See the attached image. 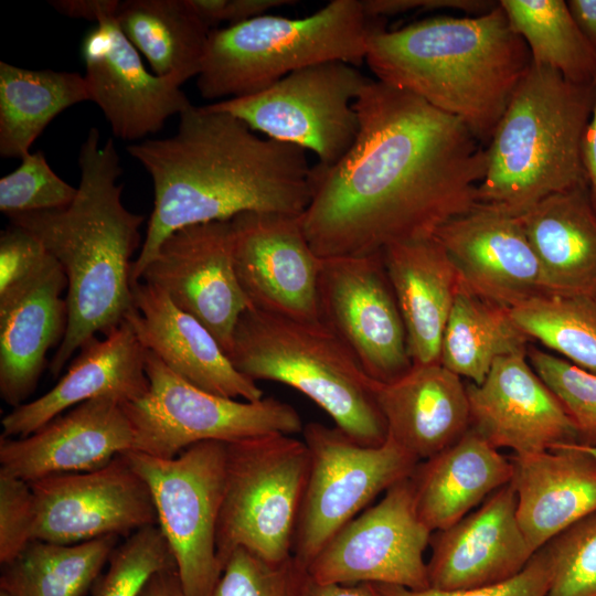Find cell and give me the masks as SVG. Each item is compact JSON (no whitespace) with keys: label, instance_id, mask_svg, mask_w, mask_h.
Returning <instances> with one entry per match:
<instances>
[{"label":"cell","instance_id":"ffe728a7","mask_svg":"<svg viewBox=\"0 0 596 596\" xmlns=\"http://www.w3.org/2000/svg\"><path fill=\"white\" fill-rule=\"evenodd\" d=\"M526 353L497 359L481 384L466 386L470 428L497 449L519 456L577 441L572 419Z\"/></svg>","mask_w":596,"mask_h":596},{"label":"cell","instance_id":"d6986e66","mask_svg":"<svg viewBox=\"0 0 596 596\" xmlns=\"http://www.w3.org/2000/svg\"><path fill=\"white\" fill-rule=\"evenodd\" d=\"M82 57L89 100L117 138L132 141L155 134L191 105L181 86L148 72L115 13L100 18L85 34Z\"/></svg>","mask_w":596,"mask_h":596},{"label":"cell","instance_id":"4dcf8cb0","mask_svg":"<svg viewBox=\"0 0 596 596\" xmlns=\"http://www.w3.org/2000/svg\"><path fill=\"white\" fill-rule=\"evenodd\" d=\"M115 19L153 74L179 86L199 75L211 30L189 0L119 1Z\"/></svg>","mask_w":596,"mask_h":596},{"label":"cell","instance_id":"cb8c5ba5","mask_svg":"<svg viewBox=\"0 0 596 596\" xmlns=\"http://www.w3.org/2000/svg\"><path fill=\"white\" fill-rule=\"evenodd\" d=\"M134 309L126 316L143 348L171 371L210 393L255 402L263 391L238 372L214 336L178 308L160 288L136 281Z\"/></svg>","mask_w":596,"mask_h":596},{"label":"cell","instance_id":"f546056e","mask_svg":"<svg viewBox=\"0 0 596 596\" xmlns=\"http://www.w3.org/2000/svg\"><path fill=\"white\" fill-rule=\"evenodd\" d=\"M553 294H596V211L587 185L519 215Z\"/></svg>","mask_w":596,"mask_h":596},{"label":"cell","instance_id":"f907efd6","mask_svg":"<svg viewBox=\"0 0 596 596\" xmlns=\"http://www.w3.org/2000/svg\"><path fill=\"white\" fill-rule=\"evenodd\" d=\"M138 596H187L175 566L155 573Z\"/></svg>","mask_w":596,"mask_h":596},{"label":"cell","instance_id":"7bdbcfd3","mask_svg":"<svg viewBox=\"0 0 596 596\" xmlns=\"http://www.w3.org/2000/svg\"><path fill=\"white\" fill-rule=\"evenodd\" d=\"M550 582L549 561L540 549L517 576L496 585L453 590L432 587L417 590L395 585H375L382 596H546Z\"/></svg>","mask_w":596,"mask_h":596},{"label":"cell","instance_id":"bcb514c9","mask_svg":"<svg viewBox=\"0 0 596 596\" xmlns=\"http://www.w3.org/2000/svg\"><path fill=\"white\" fill-rule=\"evenodd\" d=\"M498 2L490 0H363L365 13L372 19L407 13L413 10H457L469 17L492 10Z\"/></svg>","mask_w":596,"mask_h":596},{"label":"cell","instance_id":"ac0fdd59","mask_svg":"<svg viewBox=\"0 0 596 596\" xmlns=\"http://www.w3.org/2000/svg\"><path fill=\"white\" fill-rule=\"evenodd\" d=\"M455 264L461 285L511 309L553 294L520 216L477 204L434 235Z\"/></svg>","mask_w":596,"mask_h":596},{"label":"cell","instance_id":"4316f807","mask_svg":"<svg viewBox=\"0 0 596 596\" xmlns=\"http://www.w3.org/2000/svg\"><path fill=\"white\" fill-rule=\"evenodd\" d=\"M387 436L419 462L456 443L470 428L461 377L440 363L413 365L400 379L375 384Z\"/></svg>","mask_w":596,"mask_h":596},{"label":"cell","instance_id":"d6a6232c","mask_svg":"<svg viewBox=\"0 0 596 596\" xmlns=\"http://www.w3.org/2000/svg\"><path fill=\"white\" fill-rule=\"evenodd\" d=\"M530 341L508 308L461 285L443 336L440 364L473 384H481L497 359L526 352Z\"/></svg>","mask_w":596,"mask_h":596},{"label":"cell","instance_id":"f6af8a7d","mask_svg":"<svg viewBox=\"0 0 596 596\" xmlns=\"http://www.w3.org/2000/svg\"><path fill=\"white\" fill-rule=\"evenodd\" d=\"M190 6L210 29L227 22L235 25L267 14L275 8L295 4V0H189Z\"/></svg>","mask_w":596,"mask_h":596},{"label":"cell","instance_id":"7dc6e473","mask_svg":"<svg viewBox=\"0 0 596 596\" xmlns=\"http://www.w3.org/2000/svg\"><path fill=\"white\" fill-rule=\"evenodd\" d=\"M60 13L76 19L98 22L116 12L118 0H54L49 2Z\"/></svg>","mask_w":596,"mask_h":596},{"label":"cell","instance_id":"8d00e7d4","mask_svg":"<svg viewBox=\"0 0 596 596\" xmlns=\"http://www.w3.org/2000/svg\"><path fill=\"white\" fill-rule=\"evenodd\" d=\"M172 566L174 558L159 526L142 528L117 545L91 596H138L155 573Z\"/></svg>","mask_w":596,"mask_h":596},{"label":"cell","instance_id":"5bb4252c","mask_svg":"<svg viewBox=\"0 0 596 596\" xmlns=\"http://www.w3.org/2000/svg\"><path fill=\"white\" fill-rule=\"evenodd\" d=\"M319 306L321 322L373 381L390 383L413 368L381 253L322 258Z\"/></svg>","mask_w":596,"mask_h":596},{"label":"cell","instance_id":"9c48e42d","mask_svg":"<svg viewBox=\"0 0 596 596\" xmlns=\"http://www.w3.org/2000/svg\"><path fill=\"white\" fill-rule=\"evenodd\" d=\"M149 390L121 403L134 433V451L173 458L206 440L233 443L267 434L302 433L299 413L275 397L237 401L204 391L146 350Z\"/></svg>","mask_w":596,"mask_h":596},{"label":"cell","instance_id":"484cf974","mask_svg":"<svg viewBox=\"0 0 596 596\" xmlns=\"http://www.w3.org/2000/svg\"><path fill=\"white\" fill-rule=\"evenodd\" d=\"M511 460L518 523L534 552L596 511V459L574 443Z\"/></svg>","mask_w":596,"mask_h":596},{"label":"cell","instance_id":"ee69618b","mask_svg":"<svg viewBox=\"0 0 596 596\" xmlns=\"http://www.w3.org/2000/svg\"><path fill=\"white\" fill-rule=\"evenodd\" d=\"M49 252L30 232L10 225L0 236V292L24 279Z\"/></svg>","mask_w":596,"mask_h":596},{"label":"cell","instance_id":"836d02e7","mask_svg":"<svg viewBox=\"0 0 596 596\" xmlns=\"http://www.w3.org/2000/svg\"><path fill=\"white\" fill-rule=\"evenodd\" d=\"M118 538L74 544L32 540L1 565L0 589L11 596H84L102 575Z\"/></svg>","mask_w":596,"mask_h":596},{"label":"cell","instance_id":"f5cc1de1","mask_svg":"<svg viewBox=\"0 0 596 596\" xmlns=\"http://www.w3.org/2000/svg\"><path fill=\"white\" fill-rule=\"evenodd\" d=\"M579 449L584 450L585 453L592 455L596 459V447L593 446H585L581 445L578 443H574Z\"/></svg>","mask_w":596,"mask_h":596},{"label":"cell","instance_id":"30bf717a","mask_svg":"<svg viewBox=\"0 0 596 596\" xmlns=\"http://www.w3.org/2000/svg\"><path fill=\"white\" fill-rule=\"evenodd\" d=\"M301 434L310 465L291 556L306 571L339 530L380 493L408 478L419 461L390 436L366 446L336 426L315 422Z\"/></svg>","mask_w":596,"mask_h":596},{"label":"cell","instance_id":"816d5d0a","mask_svg":"<svg viewBox=\"0 0 596 596\" xmlns=\"http://www.w3.org/2000/svg\"><path fill=\"white\" fill-rule=\"evenodd\" d=\"M566 3L577 28L596 50V0H568Z\"/></svg>","mask_w":596,"mask_h":596},{"label":"cell","instance_id":"52a82bcc","mask_svg":"<svg viewBox=\"0 0 596 596\" xmlns=\"http://www.w3.org/2000/svg\"><path fill=\"white\" fill-rule=\"evenodd\" d=\"M360 0H332L301 19L264 14L209 33L196 87L205 99L259 93L290 73L329 61L363 63L379 26Z\"/></svg>","mask_w":596,"mask_h":596},{"label":"cell","instance_id":"5b68a950","mask_svg":"<svg viewBox=\"0 0 596 596\" xmlns=\"http://www.w3.org/2000/svg\"><path fill=\"white\" fill-rule=\"evenodd\" d=\"M593 104V83L531 63L486 147L478 204L519 216L552 194L587 185L583 140Z\"/></svg>","mask_w":596,"mask_h":596},{"label":"cell","instance_id":"f35d334b","mask_svg":"<svg viewBox=\"0 0 596 596\" xmlns=\"http://www.w3.org/2000/svg\"><path fill=\"white\" fill-rule=\"evenodd\" d=\"M528 360L572 419L577 441L596 447V373L529 345Z\"/></svg>","mask_w":596,"mask_h":596},{"label":"cell","instance_id":"277c9868","mask_svg":"<svg viewBox=\"0 0 596 596\" xmlns=\"http://www.w3.org/2000/svg\"><path fill=\"white\" fill-rule=\"evenodd\" d=\"M364 61L377 81L459 119L483 146L532 63L499 1L480 15L376 26Z\"/></svg>","mask_w":596,"mask_h":596},{"label":"cell","instance_id":"7a4b0ae2","mask_svg":"<svg viewBox=\"0 0 596 596\" xmlns=\"http://www.w3.org/2000/svg\"><path fill=\"white\" fill-rule=\"evenodd\" d=\"M126 149L153 184V209L131 284L178 230L231 221L244 212L299 215L311 199L306 150L259 137L241 119L209 105L185 108L173 136Z\"/></svg>","mask_w":596,"mask_h":596},{"label":"cell","instance_id":"8fae6325","mask_svg":"<svg viewBox=\"0 0 596 596\" xmlns=\"http://www.w3.org/2000/svg\"><path fill=\"white\" fill-rule=\"evenodd\" d=\"M149 487L158 526L172 552L187 596H207L222 568L216 526L226 466V443L194 444L173 458L124 453Z\"/></svg>","mask_w":596,"mask_h":596},{"label":"cell","instance_id":"f1b7e54d","mask_svg":"<svg viewBox=\"0 0 596 596\" xmlns=\"http://www.w3.org/2000/svg\"><path fill=\"white\" fill-rule=\"evenodd\" d=\"M512 460L469 428L456 443L417 464L409 476L417 513L430 532L445 530L511 482Z\"/></svg>","mask_w":596,"mask_h":596},{"label":"cell","instance_id":"d4e9b609","mask_svg":"<svg viewBox=\"0 0 596 596\" xmlns=\"http://www.w3.org/2000/svg\"><path fill=\"white\" fill-rule=\"evenodd\" d=\"M149 390L146 349L131 324L124 320L104 339L86 341L67 372L45 394L14 407L2 421V437H25L70 408L99 396L125 402Z\"/></svg>","mask_w":596,"mask_h":596},{"label":"cell","instance_id":"44dd1931","mask_svg":"<svg viewBox=\"0 0 596 596\" xmlns=\"http://www.w3.org/2000/svg\"><path fill=\"white\" fill-rule=\"evenodd\" d=\"M134 446L121 401L106 395L83 402L25 437H0V475L26 482L107 466Z\"/></svg>","mask_w":596,"mask_h":596},{"label":"cell","instance_id":"7c38bea8","mask_svg":"<svg viewBox=\"0 0 596 596\" xmlns=\"http://www.w3.org/2000/svg\"><path fill=\"white\" fill-rule=\"evenodd\" d=\"M370 81L355 65L329 61L297 70L259 93L209 107L241 119L266 138L312 151L318 164L329 168L358 137L353 103Z\"/></svg>","mask_w":596,"mask_h":596},{"label":"cell","instance_id":"7402d4cb","mask_svg":"<svg viewBox=\"0 0 596 596\" xmlns=\"http://www.w3.org/2000/svg\"><path fill=\"white\" fill-rule=\"evenodd\" d=\"M429 586L453 590L490 586L517 576L534 552L517 519V494L509 482L476 511L430 538Z\"/></svg>","mask_w":596,"mask_h":596},{"label":"cell","instance_id":"9a60e30c","mask_svg":"<svg viewBox=\"0 0 596 596\" xmlns=\"http://www.w3.org/2000/svg\"><path fill=\"white\" fill-rule=\"evenodd\" d=\"M30 487L33 540L74 544L158 525L149 487L124 454L100 469L51 476Z\"/></svg>","mask_w":596,"mask_h":596},{"label":"cell","instance_id":"e0dca14e","mask_svg":"<svg viewBox=\"0 0 596 596\" xmlns=\"http://www.w3.org/2000/svg\"><path fill=\"white\" fill-rule=\"evenodd\" d=\"M140 280L162 289L178 308L200 321L226 354L240 318L252 308L235 270L231 221L172 233Z\"/></svg>","mask_w":596,"mask_h":596},{"label":"cell","instance_id":"e575fe53","mask_svg":"<svg viewBox=\"0 0 596 596\" xmlns=\"http://www.w3.org/2000/svg\"><path fill=\"white\" fill-rule=\"evenodd\" d=\"M512 29L525 42L532 64L579 84L596 76V50L582 34L563 0H500Z\"/></svg>","mask_w":596,"mask_h":596},{"label":"cell","instance_id":"681fc988","mask_svg":"<svg viewBox=\"0 0 596 596\" xmlns=\"http://www.w3.org/2000/svg\"><path fill=\"white\" fill-rule=\"evenodd\" d=\"M594 104L583 140V163L590 203L596 211V76L593 81Z\"/></svg>","mask_w":596,"mask_h":596},{"label":"cell","instance_id":"60d3db41","mask_svg":"<svg viewBox=\"0 0 596 596\" xmlns=\"http://www.w3.org/2000/svg\"><path fill=\"white\" fill-rule=\"evenodd\" d=\"M306 574L292 557L273 564L238 547L207 596H299Z\"/></svg>","mask_w":596,"mask_h":596},{"label":"cell","instance_id":"c3c4849f","mask_svg":"<svg viewBox=\"0 0 596 596\" xmlns=\"http://www.w3.org/2000/svg\"><path fill=\"white\" fill-rule=\"evenodd\" d=\"M299 596H382L375 584H319L306 574Z\"/></svg>","mask_w":596,"mask_h":596},{"label":"cell","instance_id":"6da1fadb","mask_svg":"<svg viewBox=\"0 0 596 596\" xmlns=\"http://www.w3.org/2000/svg\"><path fill=\"white\" fill-rule=\"evenodd\" d=\"M353 107L360 129L351 149L332 167H312L301 220L319 257L428 238L478 204L488 156L462 121L377 79Z\"/></svg>","mask_w":596,"mask_h":596},{"label":"cell","instance_id":"603a6c76","mask_svg":"<svg viewBox=\"0 0 596 596\" xmlns=\"http://www.w3.org/2000/svg\"><path fill=\"white\" fill-rule=\"evenodd\" d=\"M65 288L62 266L49 253L29 276L0 292V395L13 408L34 391L47 351L63 341Z\"/></svg>","mask_w":596,"mask_h":596},{"label":"cell","instance_id":"83f0119b","mask_svg":"<svg viewBox=\"0 0 596 596\" xmlns=\"http://www.w3.org/2000/svg\"><path fill=\"white\" fill-rule=\"evenodd\" d=\"M381 254L413 365L440 363L443 336L461 287L455 264L435 236L395 244Z\"/></svg>","mask_w":596,"mask_h":596},{"label":"cell","instance_id":"ba28073f","mask_svg":"<svg viewBox=\"0 0 596 596\" xmlns=\"http://www.w3.org/2000/svg\"><path fill=\"white\" fill-rule=\"evenodd\" d=\"M309 465L307 445L292 435L226 443L225 487L216 526L222 570L238 547L273 564L292 557Z\"/></svg>","mask_w":596,"mask_h":596},{"label":"cell","instance_id":"d590c367","mask_svg":"<svg viewBox=\"0 0 596 596\" xmlns=\"http://www.w3.org/2000/svg\"><path fill=\"white\" fill-rule=\"evenodd\" d=\"M530 339L596 373V294H549L509 309Z\"/></svg>","mask_w":596,"mask_h":596},{"label":"cell","instance_id":"2e32d148","mask_svg":"<svg viewBox=\"0 0 596 596\" xmlns=\"http://www.w3.org/2000/svg\"><path fill=\"white\" fill-rule=\"evenodd\" d=\"M301 215L244 212L233 217L234 265L253 309L321 322L322 258L307 240Z\"/></svg>","mask_w":596,"mask_h":596},{"label":"cell","instance_id":"ab89813d","mask_svg":"<svg viewBox=\"0 0 596 596\" xmlns=\"http://www.w3.org/2000/svg\"><path fill=\"white\" fill-rule=\"evenodd\" d=\"M74 188L58 177L42 151L30 152L0 179V211L8 216L60 210L75 199Z\"/></svg>","mask_w":596,"mask_h":596},{"label":"cell","instance_id":"1f68e13d","mask_svg":"<svg viewBox=\"0 0 596 596\" xmlns=\"http://www.w3.org/2000/svg\"><path fill=\"white\" fill-rule=\"evenodd\" d=\"M89 100L84 75L29 70L0 62V155L24 158L66 108Z\"/></svg>","mask_w":596,"mask_h":596},{"label":"cell","instance_id":"3957f363","mask_svg":"<svg viewBox=\"0 0 596 596\" xmlns=\"http://www.w3.org/2000/svg\"><path fill=\"white\" fill-rule=\"evenodd\" d=\"M81 180L66 207L9 216L35 236L67 279V327L50 363L56 377L74 353L98 332L106 336L134 309L131 257L145 216L121 200L123 173L114 138L102 143L92 127L78 153Z\"/></svg>","mask_w":596,"mask_h":596},{"label":"cell","instance_id":"db71d44e","mask_svg":"<svg viewBox=\"0 0 596 596\" xmlns=\"http://www.w3.org/2000/svg\"><path fill=\"white\" fill-rule=\"evenodd\" d=\"M0 596H11L9 593H7L3 589H0Z\"/></svg>","mask_w":596,"mask_h":596},{"label":"cell","instance_id":"4fadbf2b","mask_svg":"<svg viewBox=\"0 0 596 596\" xmlns=\"http://www.w3.org/2000/svg\"><path fill=\"white\" fill-rule=\"evenodd\" d=\"M339 530L306 573L319 584H384L429 588L424 552L432 532L421 520L409 477Z\"/></svg>","mask_w":596,"mask_h":596},{"label":"cell","instance_id":"b9f144b4","mask_svg":"<svg viewBox=\"0 0 596 596\" xmlns=\"http://www.w3.org/2000/svg\"><path fill=\"white\" fill-rule=\"evenodd\" d=\"M34 500L30 483L0 475V563L13 560L32 540Z\"/></svg>","mask_w":596,"mask_h":596},{"label":"cell","instance_id":"74e56055","mask_svg":"<svg viewBox=\"0 0 596 596\" xmlns=\"http://www.w3.org/2000/svg\"><path fill=\"white\" fill-rule=\"evenodd\" d=\"M541 549L551 570L546 596H596V511Z\"/></svg>","mask_w":596,"mask_h":596},{"label":"cell","instance_id":"8992f818","mask_svg":"<svg viewBox=\"0 0 596 596\" xmlns=\"http://www.w3.org/2000/svg\"><path fill=\"white\" fill-rule=\"evenodd\" d=\"M253 381H274L299 391L355 441L377 446L387 429L375 384L340 339L322 322H305L257 309L240 318L227 353Z\"/></svg>","mask_w":596,"mask_h":596}]
</instances>
